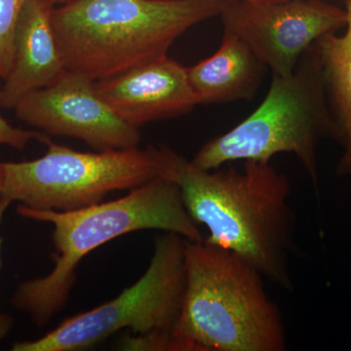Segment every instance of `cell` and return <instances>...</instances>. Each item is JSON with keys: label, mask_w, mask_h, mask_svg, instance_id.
<instances>
[{"label": "cell", "mask_w": 351, "mask_h": 351, "mask_svg": "<svg viewBox=\"0 0 351 351\" xmlns=\"http://www.w3.org/2000/svg\"><path fill=\"white\" fill-rule=\"evenodd\" d=\"M246 1L251 2V3H272V2L286 1V0H246Z\"/></svg>", "instance_id": "cell-17"}, {"label": "cell", "mask_w": 351, "mask_h": 351, "mask_svg": "<svg viewBox=\"0 0 351 351\" xmlns=\"http://www.w3.org/2000/svg\"><path fill=\"white\" fill-rule=\"evenodd\" d=\"M11 203L12 202L10 200L0 197V225H1L4 213H5ZM0 267H1V239H0ZM13 324L14 320L10 315L0 313V341L6 338L7 335L12 329Z\"/></svg>", "instance_id": "cell-16"}, {"label": "cell", "mask_w": 351, "mask_h": 351, "mask_svg": "<svg viewBox=\"0 0 351 351\" xmlns=\"http://www.w3.org/2000/svg\"><path fill=\"white\" fill-rule=\"evenodd\" d=\"M149 149L159 177L177 184L191 218L206 226L205 242L237 254L265 278L292 290L289 260L295 251V219L287 176L271 161L211 172L167 145Z\"/></svg>", "instance_id": "cell-1"}, {"label": "cell", "mask_w": 351, "mask_h": 351, "mask_svg": "<svg viewBox=\"0 0 351 351\" xmlns=\"http://www.w3.org/2000/svg\"><path fill=\"white\" fill-rule=\"evenodd\" d=\"M27 0H0V78L10 71L16 27Z\"/></svg>", "instance_id": "cell-14"}, {"label": "cell", "mask_w": 351, "mask_h": 351, "mask_svg": "<svg viewBox=\"0 0 351 351\" xmlns=\"http://www.w3.org/2000/svg\"><path fill=\"white\" fill-rule=\"evenodd\" d=\"M14 110L27 125L80 138L100 151L135 149L141 142L140 129L122 119L97 92L95 82L82 73L64 71Z\"/></svg>", "instance_id": "cell-9"}, {"label": "cell", "mask_w": 351, "mask_h": 351, "mask_svg": "<svg viewBox=\"0 0 351 351\" xmlns=\"http://www.w3.org/2000/svg\"><path fill=\"white\" fill-rule=\"evenodd\" d=\"M3 182H4L3 163L0 162V193H1L2 188H3Z\"/></svg>", "instance_id": "cell-18"}, {"label": "cell", "mask_w": 351, "mask_h": 351, "mask_svg": "<svg viewBox=\"0 0 351 351\" xmlns=\"http://www.w3.org/2000/svg\"><path fill=\"white\" fill-rule=\"evenodd\" d=\"M346 31L316 41L328 103L338 130L343 154L337 167L338 176L351 174V0H346Z\"/></svg>", "instance_id": "cell-13"}, {"label": "cell", "mask_w": 351, "mask_h": 351, "mask_svg": "<svg viewBox=\"0 0 351 351\" xmlns=\"http://www.w3.org/2000/svg\"><path fill=\"white\" fill-rule=\"evenodd\" d=\"M178 351H284L282 314L263 276L232 252L186 240Z\"/></svg>", "instance_id": "cell-4"}, {"label": "cell", "mask_w": 351, "mask_h": 351, "mask_svg": "<svg viewBox=\"0 0 351 351\" xmlns=\"http://www.w3.org/2000/svg\"><path fill=\"white\" fill-rule=\"evenodd\" d=\"M265 66L241 39L225 32L214 55L188 68L189 80L198 105L250 100Z\"/></svg>", "instance_id": "cell-12"}, {"label": "cell", "mask_w": 351, "mask_h": 351, "mask_svg": "<svg viewBox=\"0 0 351 351\" xmlns=\"http://www.w3.org/2000/svg\"><path fill=\"white\" fill-rule=\"evenodd\" d=\"M54 7L46 0L25 2L16 27L12 64L0 87V108H15L66 71L51 21Z\"/></svg>", "instance_id": "cell-11"}, {"label": "cell", "mask_w": 351, "mask_h": 351, "mask_svg": "<svg viewBox=\"0 0 351 351\" xmlns=\"http://www.w3.org/2000/svg\"><path fill=\"white\" fill-rule=\"evenodd\" d=\"M95 88L122 119L138 129L186 114L198 105L188 68L168 56L95 82Z\"/></svg>", "instance_id": "cell-10"}, {"label": "cell", "mask_w": 351, "mask_h": 351, "mask_svg": "<svg viewBox=\"0 0 351 351\" xmlns=\"http://www.w3.org/2000/svg\"><path fill=\"white\" fill-rule=\"evenodd\" d=\"M24 218L53 226L54 267L47 276L21 284L12 304L43 327L68 304L76 269L85 256L127 233L158 230L189 241L204 240L184 207L177 184L163 177L131 189L123 197L92 206L59 212L20 205Z\"/></svg>", "instance_id": "cell-2"}, {"label": "cell", "mask_w": 351, "mask_h": 351, "mask_svg": "<svg viewBox=\"0 0 351 351\" xmlns=\"http://www.w3.org/2000/svg\"><path fill=\"white\" fill-rule=\"evenodd\" d=\"M44 136L38 132L16 128L0 114V145H9L22 151L32 140L43 142Z\"/></svg>", "instance_id": "cell-15"}, {"label": "cell", "mask_w": 351, "mask_h": 351, "mask_svg": "<svg viewBox=\"0 0 351 351\" xmlns=\"http://www.w3.org/2000/svg\"><path fill=\"white\" fill-rule=\"evenodd\" d=\"M219 16L225 32L241 39L272 75L283 77L318 39L346 25V10L321 0L228 1Z\"/></svg>", "instance_id": "cell-8"}, {"label": "cell", "mask_w": 351, "mask_h": 351, "mask_svg": "<svg viewBox=\"0 0 351 351\" xmlns=\"http://www.w3.org/2000/svg\"><path fill=\"white\" fill-rule=\"evenodd\" d=\"M46 1L49 2L52 5L56 6L57 4H61L64 0H46Z\"/></svg>", "instance_id": "cell-19"}, {"label": "cell", "mask_w": 351, "mask_h": 351, "mask_svg": "<svg viewBox=\"0 0 351 351\" xmlns=\"http://www.w3.org/2000/svg\"><path fill=\"white\" fill-rule=\"evenodd\" d=\"M228 0H64L51 15L66 71L93 82L168 56L176 39Z\"/></svg>", "instance_id": "cell-3"}, {"label": "cell", "mask_w": 351, "mask_h": 351, "mask_svg": "<svg viewBox=\"0 0 351 351\" xmlns=\"http://www.w3.org/2000/svg\"><path fill=\"white\" fill-rule=\"evenodd\" d=\"M186 239L166 232L156 239L144 276L112 301L63 321L45 336L12 346L13 351H77L122 329L134 336L172 332L186 288Z\"/></svg>", "instance_id": "cell-7"}, {"label": "cell", "mask_w": 351, "mask_h": 351, "mask_svg": "<svg viewBox=\"0 0 351 351\" xmlns=\"http://www.w3.org/2000/svg\"><path fill=\"white\" fill-rule=\"evenodd\" d=\"M328 138L339 140L338 130L314 43L292 75H272L269 93L250 117L210 140L191 161L212 171L232 161H271L276 154H293L317 188L316 152Z\"/></svg>", "instance_id": "cell-5"}, {"label": "cell", "mask_w": 351, "mask_h": 351, "mask_svg": "<svg viewBox=\"0 0 351 351\" xmlns=\"http://www.w3.org/2000/svg\"><path fill=\"white\" fill-rule=\"evenodd\" d=\"M41 143L48 149L40 158L3 163L0 197L32 209L75 211L159 177L149 147L92 154L55 144L46 135Z\"/></svg>", "instance_id": "cell-6"}, {"label": "cell", "mask_w": 351, "mask_h": 351, "mask_svg": "<svg viewBox=\"0 0 351 351\" xmlns=\"http://www.w3.org/2000/svg\"><path fill=\"white\" fill-rule=\"evenodd\" d=\"M228 1H237V0H228Z\"/></svg>", "instance_id": "cell-20"}]
</instances>
